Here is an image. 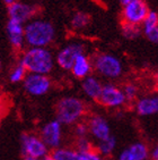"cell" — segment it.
I'll list each match as a JSON object with an SVG mask.
<instances>
[{
    "label": "cell",
    "mask_w": 158,
    "mask_h": 160,
    "mask_svg": "<svg viewBox=\"0 0 158 160\" xmlns=\"http://www.w3.org/2000/svg\"><path fill=\"white\" fill-rule=\"evenodd\" d=\"M21 65L28 71L43 74L51 71L52 57L46 50L33 49L25 55Z\"/></svg>",
    "instance_id": "1"
},
{
    "label": "cell",
    "mask_w": 158,
    "mask_h": 160,
    "mask_svg": "<svg viewBox=\"0 0 158 160\" xmlns=\"http://www.w3.org/2000/svg\"><path fill=\"white\" fill-rule=\"evenodd\" d=\"M84 103L75 98L62 99L57 105V117L59 122L70 124L78 119L84 114Z\"/></svg>",
    "instance_id": "2"
},
{
    "label": "cell",
    "mask_w": 158,
    "mask_h": 160,
    "mask_svg": "<svg viewBox=\"0 0 158 160\" xmlns=\"http://www.w3.org/2000/svg\"><path fill=\"white\" fill-rule=\"evenodd\" d=\"M53 28L49 23L44 22H34L25 28V35L30 44L34 46H44L49 43L53 38Z\"/></svg>",
    "instance_id": "3"
},
{
    "label": "cell",
    "mask_w": 158,
    "mask_h": 160,
    "mask_svg": "<svg viewBox=\"0 0 158 160\" xmlns=\"http://www.w3.org/2000/svg\"><path fill=\"white\" fill-rule=\"evenodd\" d=\"M149 10L147 3L142 0H134V1L129 2L128 5H125L121 22L139 25L141 22H143L147 18Z\"/></svg>",
    "instance_id": "4"
},
{
    "label": "cell",
    "mask_w": 158,
    "mask_h": 160,
    "mask_svg": "<svg viewBox=\"0 0 158 160\" xmlns=\"http://www.w3.org/2000/svg\"><path fill=\"white\" fill-rule=\"evenodd\" d=\"M96 68L102 73V74L106 75V76L115 77L118 76L121 73V64L113 58L111 56L107 55H100L95 62Z\"/></svg>",
    "instance_id": "5"
},
{
    "label": "cell",
    "mask_w": 158,
    "mask_h": 160,
    "mask_svg": "<svg viewBox=\"0 0 158 160\" xmlns=\"http://www.w3.org/2000/svg\"><path fill=\"white\" fill-rule=\"evenodd\" d=\"M125 98L123 93L118 89L112 85H106L102 88L100 98L97 99V102L103 106H118L124 102Z\"/></svg>",
    "instance_id": "6"
},
{
    "label": "cell",
    "mask_w": 158,
    "mask_h": 160,
    "mask_svg": "<svg viewBox=\"0 0 158 160\" xmlns=\"http://www.w3.org/2000/svg\"><path fill=\"white\" fill-rule=\"evenodd\" d=\"M23 152L25 156L33 158H39L44 156L46 152L45 145L42 141L34 136L23 135Z\"/></svg>",
    "instance_id": "7"
},
{
    "label": "cell",
    "mask_w": 158,
    "mask_h": 160,
    "mask_svg": "<svg viewBox=\"0 0 158 160\" xmlns=\"http://www.w3.org/2000/svg\"><path fill=\"white\" fill-rule=\"evenodd\" d=\"M82 52V47L79 44H72V46L67 47L59 53L58 62L61 67L64 69H70L75 64V60L78 56H80Z\"/></svg>",
    "instance_id": "8"
},
{
    "label": "cell",
    "mask_w": 158,
    "mask_h": 160,
    "mask_svg": "<svg viewBox=\"0 0 158 160\" xmlns=\"http://www.w3.org/2000/svg\"><path fill=\"white\" fill-rule=\"evenodd\" d=\"M25 88L30 93L43 94L50 88V81L42 75H30L25 81Z\"/></svg>",
    "instance_id": "9"
},
{
    "label": "cell",
    "mask_w": 158,
    "mask_h": 160,
    "mask_svg": "<svg viewBox=\"0 0 158 160\" xmlns=\"http://www.w3.org/2000/svg\"><path fill=\"white\" fill-rule=\"evenodd\" d=\"M44 143L50 147H57L60 141V125L58 122H52L48 124L42 133Z\"/></svg>",
    "instance_id": "10"
},
{
    "label": "cell",
    "mask_w": 158,
    "mask_h": 160,
    "mask_svg": "<svg viewBox=\"0 0 158 160\" xmlns=\"http://www.w3.org/2000/svg\"><path fill=\"white\" fill-rule=\"evenodd\" d=\"M9 15L12 16V19H16L21 23L32 15V8L24 3L12 2L9 6Z\"/></svg>",
    "instance_id": "11"
},
{
    "label": "cell",
    "mask_w": 158,
    "mask_h": 160,
    "mask_svg": "<svg viewBox=\"0 0 158 160\" xmlns=\"http://www.w3.org/2000/svg\"><path fill=\"white\" fill-rule=\"evenodd\" d=\"M91 131L95 136H97L100 140H106L109 138V131L107 127L106 122L100 117H94L91 120Z\"/></svg>",
    "instance_id": "12"
},
{
    "label": "cell",
    "mask_w": 158,
    "mask_h": 160,
    "mask_svg": "<svg viewBox=\"0 0 158 160\" xmlns=\"http://www.w3.org/2000/svg\"><path fill=\"white\" fill-rule=\"evenodd\" d=\"M82 88H84L85 92L89 97H91L94 100L97 101V99L100 98V91H102V86H100V84L98 83L97 81L95 80V78L89 77V78L85 80V82L82 83Z\"/></svg>",
    "instance_id": "13"
},
{
    "label": "cell",
    "mask_w": 158,
    "mask_h": 160,
    "mask_svg": "<svg viewBox=\"0 0 158 160\" xmlns=\"http://www.w3.org/2000/svg\"><path fill=\"white\" fill-rule=\"evenodd\" d=\"M158 110V99H143L138 103V111L141 115L155 114Z\"/></svg>",
    "instance_id": "14"
},
{
    "label": "cell",
    "mask_w": 158,
    "mask_h": 160,
    "mask_svg": "<svg viewBox=\"0 0 158 160\" xmlns=\"http://www.w3.org/2000/svg\"><path fill=\"white\" fill-rule=\"evenodd\" d=\"M88 71H89V64L87 62V59L82 55L78 56L76 58V60H75V64H73V74H75V76L81 78V77L86 76Z\"/></svg>",
    "instance_id": "15"
},
{
    "label": "cell",
    "mask_w": 158,
    "mask_h": 160,
    "mask_svg": "<svg viewBox=\"0 0 158 160\" xmlns=\"http://www.w3.org/2000/svg\"><path fill=\"white\" fill-rule=\"evenodd\" d=\"M51 157L54 160H80L79 153L69 150H55Z\"/></svg>",
    "instance_id": "16"
},
{
    "label": "cell",
    "mask_w": 158,
    "mask_h": 160,
    "mask_svg": "<svg viewBox=\"0 0 158 160\" xmlns=\"http://www.w3.org/2000/svg\"><path fill=\"white\" fill-rule=\"evenodd\" d=\"M91 23V16L84 12H79L77 15H75L72 19V28H82L87 26Z\"/></svg>",
    "instance_id": "17"
},
{
    "label": "cell",
    "mask_w": 158,
    "mask_h": 160,
    "mask_svg": "<svg viewBox=\"0 0 158 160\" xmlns=\"http://www.w3.org/2000/svg\"><path fill=\"white\" fill-rule=\"evenodd\" d=\"M131 154L136 158V160H143L147 157V149L142 144H134L131 148H129Z\"/></svg>",
    "instance_id": "18"
},
{
    "label": "cell",
    "mask_w": 158,
    "mask_h": 160,
    "mask_svg": "<svg viewBox=\"0 0 158 160\" xmlns=\"http://www.w3.org/2000/svg\"><path fill=\"white\" fill-rule=\"evenodd\" d=\"M121 25H122L123 33H124L125 37L134 38L139 35L140 31H139V26H138V25L129 24V23H124V22H121Z\"/></svg>",
    "instance_id": "19"
},
{
    "label": "cell",
    "mask_w": 158,
    "mask_h": 160,
    "mask_svg": "<svg viewBox=\"0 0 158 160\" xmlns=\"http://www.w3.org/2000/svg\"><path fill=\"white\" fill-rule=\"evenodd\" d=\"M8 32H9V37H12V35H21L23 28L21 26V22L12 18L10 19L9 23H8Z\"/></svg>",
    "instance_id": "20"
},
{
    "label": "cell",
    "mask_w": 158,
    "mask_h": 160,
    "mask_svg": "<svg viewBox=\"0 0 158 160\" xmlns=\"http://www.w3.org/2000/svg\"><path fill=\"white\" fill-rule=\"evenodd\" d=\"M77 148L79 149V153H81V152H94L91 144L85 139L78 140V142H77Z\"/></svg>",
    "instance_id": "21"
},
{
    "label": "cell",
    "mask_w": 158,
    "mask_h": 160,
    "mask_svg": "<svg viewBox=\"0 0 158 160\" xmlns=\"http://www.w3.org/2000/svg\"><path fill=\"white\" fill-rule=\"evenodd\" d=\"M114 144H115V140L114 138H107L106 140H104V143L100 145V150L103 152V153H109L112 149L114 148Z\"/></svg>",
    "instance_id": "22"
},
{
    "label": "cell",
    "mask_w": 158,
    "mask_h": 160,
    "mask_svg": "<svg viewBox=\"0 0 158 160\" xmlns=\"http://www.w3.org/2000/svg\"><path fill=\"white\" fill-rule=\"evenodd\" d=\"M24 74H25V68L23 65H21L15 71V73L12 75V82H17V81H21L23 77H24Z\"/></svg>",
    "instance_id": "23"
},
{
    "label": "cell",
    "mask_w": 158,
    "mask_h": 160,
    "mask_svg": "<svg viewBox=\"0 0 158 160\" xmlns=\"http://www.w3.org/2000/svg\"><path fill=\"white\" fill-rule=\"evenodd\" d=\"M80 160H102L95 152H81L79 153Z\"/></svg>",
    "instance_id": "24"
},
{
    "label": "cell",
    "mask_w": 158,
    "mask_h": 160,
    "mask_svg": "<svg viewBox=\"0 0 158 160\" xmlns=\"http://www.w3.org/2000/svg\"><path fill=\"white\" fill-rule=\"evenodd\" d=\"M125 94H127V97L130 100H132L136 97V94H137V88L134 85H131V84L127 85L125 86Z\"/></svg>",
    "instance_id": "25"
},
{
    "label": "cell",
    "mask_w": 158,
    "mask_h": 160,
    "mask_svg": "<svg viewBox=\"0 0 158 160\" xmlns=\"http://www.w3.org/2000/svg\"><path fill=\"white\" fill-rule=\"evenodd\" d=\"M120 160H136V158L131 154V152L129 151V149L128 150H125L123 153L121 154V157H120Z\"/></svg>",
    "instance_id": "26"
},
{
    "label": "cell",
    "mask_w": 158,
    "mask_h": 160,
    "mask_svg": "<svg viewBox=\"0 0 158 160\" xmlns=\"http://www.w3.org/2000/svg\"><path fill=\"white\" fill-rule=\"evenodd\" d=\"M77 133H78V135H85L86 133V126L85 125H79L78 127H77Z\"/></svg>",
    "instance_id": "27"
},
{
    "label": "cell",
    "mask_w": 158,
    "mask_h": 160,
    "mask_svg": "<svg viewBox=\"0 0 158 160\" xmlns=\"http://www.w3.org/2000/svg\"><path fill=\"white\" fill-rule=\"evenodd\" d=\"M131 1H134V0H121V2L123 3V5H128V3L131 2Z\"/></svg>",
    "instance_id": "28"
},
{
    "label": "cell",
    "mask_w": 158,
    "mask_h": 160,
    "mask_svg": "<svg viewBox=\"0 0 158 160\" xmlns=\"http://www.w3.org/2000/svg\"><path fill=\"white\" fill-rule=\"evenodd\" d=\"M24 160H37L36 158H33V157H28V156H25Z\"/></svg>",
    "instance_id": "29"
},
{
    "label": "cell",
    "mask_w": 158,
    "mask_h": 160,
    "mask_svg": "<svg viewBox=\"0 0 158 160\" xmlns=\"http://www.w3.org/2000/svg\"><path fill=\"white\" fill-rule=\"evenodd\" d=\"M43 160H54V159H53L51 156H46V157H44V159Z\"/></svg>",
    "instance_id": "30"
},
{
    "label": "cell",
    "mask_w": 158,
    "mask_h": 160,
    "mask_svg": "<svg viewBox=\"0 0 158 160\" xmlns=\"http://www.w3.org/2000/svg\"><path fill=\"white\" fill-rule=\"evenodd\" d=\"M154 158H155V160H157V149H155V151H154Z\"/></svg>",
    "instance_id": "31"
}]
</instances>
